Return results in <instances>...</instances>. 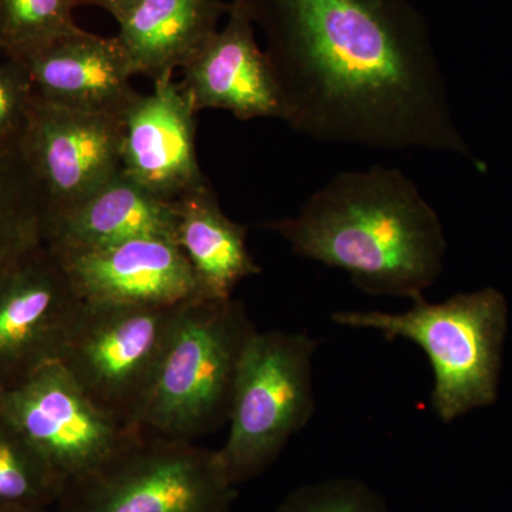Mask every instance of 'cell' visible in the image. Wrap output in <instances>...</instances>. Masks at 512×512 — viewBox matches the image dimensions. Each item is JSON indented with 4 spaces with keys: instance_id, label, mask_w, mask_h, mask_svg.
<instances>
[{
    "instance_id": "1",
    "label": "cell",
    "mask_w": 512,
    "mask_h": 512,
    "mask_svg": "<svg viewBox=\"0 0 512 512\" xmlns=\"http://www.w3.org/2000/svg\"><path fill=\"white\" fill-rule=\"evenodd\" d=\"M264 32L284 121L320 143L456 153L433 40L410 0H245Z\"/></svg>"
},
{
    "instance_id": "2",
    "label": "cell",
    "mask_w": 512,
    "mask_h": 512,
    "mask_svg": "<svg viewBox=\"0 0 512 512\" xmlns=\"http://www.w3.org/2000/svg\"><path fill=\"white\" fill-rule=\"evenodd\" d=\"M296 255L350 276L360 291L412 299L444 268L439 215L399 168L343 171L293 217L264 224Z\"/></svg>"
},
{
    "instance_id": "3",
    "label": "cell",
    "mask_w": 512,
    "mask_h": 512,
    "mask_svg": "<svg viewBox=\"0 0 512 512\" xmlns=\"http://www.w3.org/2000/svg\"><path fill=\"white\" fill-rule=\"evenodd\" d=\"M330 320L419 346L433 370L431 409L443 423L497 400L508 328L507 301L498 289L458 293L440 303L420 295L406 312L340 311Z\"/></svg>"
},
{
    "instance_id": "4",
    "label": "cell",
    "mask_w": 512,
    "mask_h": 512,
    "mask_svg": "<svg viewBox=\"0 0 512 512\" xmlns=\"http://www.w3.org/2000/svg\"><path fill=\"white\" fill-rule=\"evenodd\" d=\"M237 299H194L181 306L136 429L190 441L228 423L239 362L256 332Z\"/></svg>"
},
{
    "instance_id": "5",
    "label": "cell",
    "mask_w": 512,
    "mask_h": 512,
    "mask_svg": "<svg viewBox=\"0 0 512 512\" xmlns=\"http://www.w3.org/2000/svg\"><path fill=\"white\" fill-rule=\"evenodd\" d=\"M318 343L302 332L256 330L239 362L229 433L215 450L228 483H248L278 460L315 413L313 357Z\"/></svg>"
},
{
    "instance_id": "6",
    "label": "cell",
    "mask_w": 512,
    "mask_h": 512,
    "mask_svg": "<svg viewBox=\"0 0 512 512\" xmlns=\"http://www.w3.org/2000/svg\"><path fill=\"white\" fill-rule=\"evenodd\" d=\"M215 451L138 430L99 467L64 483L56 512H231Z\"/></svg>"
},
{
    "instance_id": "7",
    "label": "cell",
    "mask_w": 512,
    "mask_h": 512,
    "mask_svg": "<svg viewBox=\"0 0 512 512\" xmlns=\"http://www.w3.org/2000/svg\"><path fill=\"white\" fill-rule=\"evenodd\" d=\"M183 305L83 301L57 362L100 410L136 429Z\"/></svg>"
},
{
    "instance_id": "8",
    "label": "cell",
    "mask_w": 512,
    "mask_h": 512,
    "mask_svg": "<svg viewBox=\"0 0 512 512\" xmlns=\"http://www.w3.org/2000/svg\"><path fill=\"white\" fill-rule=\"evenodd\" d=\"M0 412L63 483L99 467L138 433L100 410L57 360L22 383L0 390Z\"/></svg>"
},
{
    "instance_id": "9",
    "label": "cell",
    "mask_w": 512,
    "mask_h": 512,
    "mask_svg": "<svg viewBox=\"0 0 512 512\" xmlns=\"http://www.w3.org/2000/svg\"><path fill=\"white\" fill-rule=\"evenodd\" d=\"M121 141L120 117L33 99L20 147L42 192L46 221L120 173Z\"/></svg>"
},
{
    "instance_id": "10",
    "label": "cell",
    "mask_w": 512,
    "mask_h": 512,
    "mask_svg": "<svg viewBox=\"0 0 512 512\" xmlns=\"http://www.w3.org/2000/svg\"><path fill=\"white\" fill-rule=\"evenodd\" d=\"M82 305L62 259L43 242L0 275V390L56 362Z\"/></svg>"
},
{
    "instance_id": "11",
    "label": "cell",
    "mask_w": 512,
    "mask_h": 512,
    "mask_svg": "<svg viewBox=\"0 0 512 512\" xmlns=\"http://www.w3.org/2000/svg\"><path fill=\"white\" fill-rule=\"evenodd\" d=\"M197 111L173 76L138 94L123 119L121 170L164 200L177 201L208 184L198 164Z\"/></svg>"
},
{
    "instance_id": "12",
    "label": "cell",
    "mask_w": 512,
    "mask_h": 512,
    "mask_svg": "<svg viewBox=\"0 0 512 512\" xmlns=\"http://www.w3.org/2000/svg\"><path fill=\"white\" fill-rule=\"evenodd\" d=\"M255 29L245 0H231L224 28L183 69L180 86L197 113L225 110L238 120H284L278 79Z\"/></svg>"
},
{
    "instance_id": "13",
    "label": "cell",
    "mask_w": 512,
    "mask_h": 512,
    "mask_svg": "<svg viewBox=\"0 0 512 512\" xmlns=\"http://www.w3.org/2000/svg\"><path fill=\"white\" fill-rule=\"evenodd\" d=\"M59 258L84 302L174 306L204 299L174 239L134 238Z\"/></svg>"
},
{
    "instance_id": "14",
    "label": "cell",
    "mask_w": 512,
    "mask_h": 512,
    "mask_svg": "<svg viewBox=\"0 0 512 512\" xmlns=\"http://www.w3.org/2000/svg\"><path fill=\"white\" fill-rule=\"evenodd\" d=\"M15 59L35 97L47 103L124 119L140 94L131 86L133 69L117 36L79 28Z\"/></svg>"
},
{
    "instance_id": "15",
    "label": "cell",
    "mask_w": 512,
    "mask_h": 512,
    "mask_svg": "<svg viewBox=\"0 0 512 512\" xmlns=\"http://www.w3.org/2000/svg\"><path fill=\"white\" fill-rule=\"evenodd\" d=\"M177 221V201L157 197L121 170L72 210L47 220L43 244L66 256L141 237L175 241Z\"/></svg>"
},
{
    "instance_id": "16",
    "label": "cell",
    "mask_w": 512,
    "mask_h": 512,
    "mask_svg": "<svg viewBox=\"0 0 512 512\" xmlns=\"http://www.w3.org/2000/svg\"><path fill=\"white\" fill-rule=\"evenodd\" d=\"M227 10L222 0H138L116 35L134 76L154 83L183 70L218 32Z\"/></svg>"
},
{
    "instance_id": "17",
    "label": "cell",
    "mask_w": 512,
    "mask_h": 512,
    "mask_svg": "<svg viewBox=\"0 0 512 512\" xmlns=\"http://www.w3.org/2000/svg\"><path fill=\"white\" fill-rule=\"evenodd\" d=\"M175 242L187 256L204 299L232 298L245 279L261 274L247 245L248 229L222 211L210 183L177 200Z\"/></svg>"
},
{
    "instance_id": "18",
    "label": "cell",
    "mask_w": 512,
    "mask_h": 512,
    "mask_svg": "<svg viewBox=\"0 0 512 512\" xmlns=\"http://www.w3.org/2000/svg\"><path fill=\"white\" fill-rule=\"evenodd\" d=\"M46 205L20 138L0 140V275L42 244Z\"/></svg>"
},
{
    "instance_id": "19",
    "label": "cell",
    "mask_w": 512,
    "mask_h": 512,
    "mask_svg": "<svg viewBox=\"0 0 512 512\" xmlns=\"http://www.w3.org/2000/svg\"><path fill=\"white\" fill-rule=\"evenodd\" d=\"M63 487L46 458L0 412V512L55 507Z\"/></svg>"
},
{
    "instance_id": "20",
    "label": "cell",
    "mask_w": 512,
    "mask_h": 512,
    "mask_svg": "<svg viewBox=\"0 0 512 512\" xmlns=\"http://www.w3.org/2000/svg\"><path fill=\"white\" fill-rule=\"evenodd\" d=\"M73 0H0V50L20 57L76 32Z\"/></svg>"
},
{
    "instance_id": "21",
    "label": "cell",
    "mask_w": 512,
    "mask_h": 512,
    "mask_svg": "<svg viewBox=\"0 0 512 512\" xmlns=\"http://www.w3.org/2000/svg\"><path fill=\"white\" fill-rule=\"evenodd\" d=\"M275 512H392L370 485L353 477L305 484L286 495Z\"/></svg>"
},
{
    "instance_id": "22",
    "label": "cell",
    "mask_w": 512,
    "mask_h": 512,
    "mask_svg": "<svg viewBox=\"0 0 512 512\" xmlns=\"http://www.w3.org/2000/svg\"><path fill=\"white\" fill-rule=\"evenodd\" d=\"M35 93L25 67L0 52V140L22 137Z\"/></svg>"
},
{
    "instance_id": "23",
    "label": "cell",
    "mask_w": 512,
    "mask_h": 512,
    "mask_svg": "<svg viewBox=\"0 0 512 512\" xmlns=\"http://www.w3.org/2000/svg\"><path fill=\"white\" fill-rule=\"evenodd\" d=\"M74 6H94L106 10L117 23L126 18L130 10L137 5L138 0H73Z\"/></svg>"
},
{
    "instance_id": "24",
    "label": "cell",
    "mask_w": 512,
    "mask_h": 512,
    "mask_svg": "<svg viewBox=\"0 0 512 512\" xmlns=\"http://www.w3.org/2000/svg\"><path fill=\"white\" fill-rule=\"evenodd\" d=\"M13 512H56L55 508H30V510H20V511H13Z\"/></svg>"
},
{
    "instance_id": "25",
    "label": "cell",
    "mask_w": 512,
    "mask_h": 512,
    "mask_svg": "<svg viewBox=\"0 0 512 512\" xmlns=\"http://www.w3.org/2000/svg\"><path fill=\"white\" fill-rule=\"evenodd\" d=\"M0 52H2V50H0Z\"/></svg>"
}]
</instances>
